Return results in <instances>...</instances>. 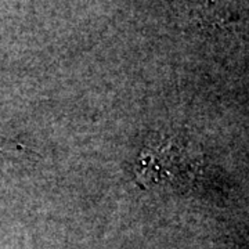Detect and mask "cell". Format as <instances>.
I'll use <instances>...</instances> for the list:
<instances>
[{"instance_id": "1", "label": "cell", "mask_w": 249, "mask_h": 249, "mask_svg": "<svg viewBox=\"0 0 249 249\" xmlns=\"http://www.w3.org/2000/svg\"><path fill=\"white\" fill-rule=\"evenodd\" d=\"M202 157L178 136L155 139L144 147L134 165V181L142 190L183 188L199 176Z\"/></svg>"}, {"instance_id": "2", "label": "cell", "mask_w": 249, "mask_h": 249, "mask_svg": "<svg viewBox=\"0 0 249 249\" xmlns=\"http://www.w3.org/2000/svg\"><path fill=\"white\" fill-rule=\"evenodd\" d=\"M191 21L198 25H216L227 19L224 0H181Z\"/></svg>"}]
</instances>
